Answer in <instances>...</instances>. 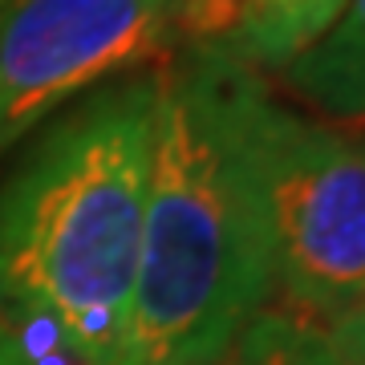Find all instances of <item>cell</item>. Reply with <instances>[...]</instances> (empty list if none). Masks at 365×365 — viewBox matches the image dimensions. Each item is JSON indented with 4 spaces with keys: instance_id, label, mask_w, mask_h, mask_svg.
Segmentation results:
<instances>
[{
    "instance_id": "9",
    "label": "cell",
    "mask_w": 365,
    "mask_h": 365,
    "mask_svg": "<svg viewBox=\"0 0 365 365\" xmlns=\"http://www.w3.org/2000/svg\"><path fill=\"white\" fill-rule=\"evenodd\" d=\"M9 4H13V0H0V13H4V9H9Z\"/></svg>"
},
{
    "instance_id": "10",
    "label": "cell",
    "mask_w": 365,
    "mask_h": 365,
    "mask_svg": "<svg viewBox=\"0 0 365 365\" xmlns=\"http://www.w3.org/2000/svg\"><path fill=\"white\" fill-rule=\"evenodd\" d=\"M0 365H4V361H0Z\"/></svg>"
},
{
    "instance_id": "7",
    "label": "cell",
    "mask_w": 365,
    "mask_h": 365,
    "mask_svg": "<svg viewBox=\"0 0 365 365\" xmlns=\"http://www.w3.org/2000/svg\"><path fill=\"white\" fill-rule=\"evenodd\" d=\"M220 365H341L325 325L288 309H260Z\"/></svg>"
},
{
    "instance_id": "6",
    "label": "cell",
    "mask_w": 365,
    "mask_h": 365,
    "mask_svg": "<svg viewBox=\"0 0 365 365\" xmlns=\"http://www.w3.org/2000/svg\"><path fill=\"white\" fill-rule=\"evenodd\" d=\"M276 78L325 122H365V0H349L337 25Z\"/></svg>"
},
{
    "instance_id": "1",
    "label": "cell",
    "mask_w": 365,
    "mask_h": 365,
    "mask_svg": "<svg viewBox=\"0 0 365 365\" xmlns=\"http://www.w3.org/2000/svg\"><path fill=\"white\" fill-rule=\"evenodd\" d=\"M268 86L220 45L158 66L130 325L118 365H220L276 288L260 114Z\"/></svg>"
},
{
    "instance_id": "5",
    "label": "cell",
    "mask_w": 365,
    "mask_h": 365,
    "mask_svg": "<svg viewBox=\"0 0 365 365\" xmlns=\"http://www.w3.org/2000/svg\"><path fill=\"white\" fill-rule=\"evenodd\" d=\"M349 0H191L182 33L248 69L280 73L341 21Z\"/></svg>"
},
{
    "instance_id": "3",
    "label": "cell",
    "mask_w": 365,
    "mask_h": 365,
    "mask_svg": "<svg viewBox=\"0 0 365 365\" xmlns=\"http://www.w3.org/2000/svg\"><path fill=\"white\" fill-rule=\"evenodd\" d=\"M260 155L280 309L325 325L365 304V130H341L268 93Z\"/></svg>"
},
{
    "instance_id": "2",
    "label": "cell",
    "mask_w": 365,
    "mask_h": 365,
    "mask_svg": "<svg viewBox=\"0 0 365 365\" xmlns=\"http://www.w3.org/2000/svg\"><path fill=\"white\" fill-rule=\"evenodd\" d=\"M158 114V66L106 81L33 130L0 182V304L118 365L130 325Z\"/></svg>"
},
{
    "instance_id": "8",
    "label": "cell",
    "mask_w": 365,
    "mask_h": 365,
    "mask_svg": "<svg viewBox=\"0 0 365 365\" xmlns=\"http://www.w3.org/2000/svg\"><path fill=\"white\" fill-rule=\"evenodd\" d=\"M325 337L341 365H365V304L325 321Z\"/></svg>"
},
{
    "instance_id": "4",
    "label": "cell",
    "mask_w": 365,
    "mask_h": 365,
    "mask_svg": "<svg viewBox=\"0 0 365 365\" xmlns=\"http://www.w3.org/2000/svg\"><path fill=\"white\" fill-rule=\"evenodd\" d=\"M191 0H13L0 13V158L90 90L146 69Z\"/></svg>"
}]
</instances>
